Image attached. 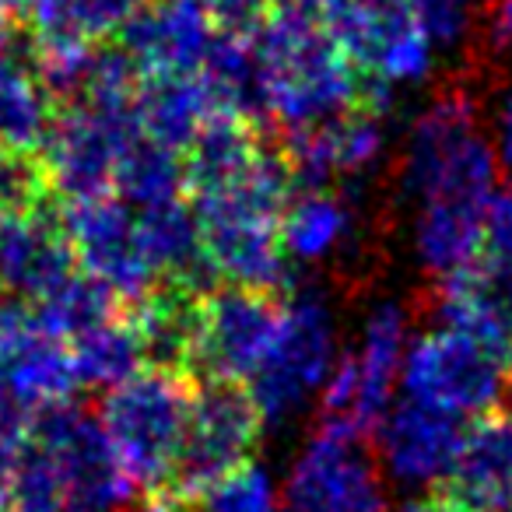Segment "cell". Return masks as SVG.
Listing matches in <instances>:
<instances>
[{
    "mask_svg": "<svg viewBox=\"0 0 512 512\" xmlns=\"http://www.w3.org/2000/svg\"><path fill=\"white\" fill-rule=\"evenodd\" d=\"M456 512H477V509H467V505H456Z\"/></svg>",
    "mask_w": 512,
    "mask_h": 512,
    "instance_id": "cell-34",
    "label": "cell"
},
{
    "mask_svg": "<svg viewBox=\"0 0 512 512\" xmlns=\"http://www.w3.org/2000/svg\"><path fill=\"white\" fill-rule=\"evenodd\" d=\"M260 432H264V418L246 386L207 379L200 390H193L190 400V425H186L176 484L186 495H193L214 477L249 463Z\"/></svg>",
    "mask_w": 512,
    "mask_h": 512,
    "instance_id": "cell-11",
    "label": "cell"
},
{
    "mask_svg": "<svg viewBox=\"0 0 512 512\" xmlns=\"http://www.w3.org/2000/svg\"><path fill=\"white\" fill-rule=\"evenodd\" d=\"M67 344H71L78 383L92 386V390H109L120 379L134 376L141 365H148L141 334H137L130 313H123V309L109 320L88 327L85 334L71 337Z\"/></svg>",
    "mask_w": 512,
    "mask_h": 512,
    "instance_id": "cell-24",
    "label": "cell"
},
{
    "mask_svg": "<svg viewBox=\"0 0 512 512\" xmlns=\"http://www.w3.org/2000/svg\"><path fill=\"white\" fill-rule=\"evenodd\" d=\"M50 197L36 158H18L0 148V204L15 200H43Z\"/></svg>",
    "mask_w": 512,
    "mask_h": 512,
    "instance_id": "cell-29",
    "label": "cell"
},
{
    "mask_svg": "<svg viewBox=\"0 0 512 512\" xmlns=\"http://www.w3.org/2000/svg\"><path fill=\"white\" fill-rule=\"evenodd\" d=\"M53 116H57L53 99L32 64L8 53L0 60V148L18 158H36L50 134Z\"/></svg>",
    "mask_w": 512,
    "mask_h": 512,
    "instance_id": "cell-23",
    "label": "cell"
},
{
    "mask_svg": "<svg viewBox=\"0 0 512 512\" xmlns=\"http://www.w3.org/2000/svg\"><path fill=\"white\" fill-rule=\"evenodd\" d=\"M123 53L141 78L200 74L218 39V25L193 0H151L120 32Z\"/></svg>",
    "mask_w": 512,
    "mask_h": 512,
    "instance_id": "cell-17",
    "label": "cell"
},
{
    "mask_svg": "<svg viewBox=\"0 0 512 512\" xmlns=\"http://www.w3.org/2000/svg\"><path fill=\"white\" fill-rule=\"evenodd\" d=\"M148 4L151 0H11L15 15L32 29V39L78 43H106L120 36Z\"/></svg>",
    "mask_w": 512,
    "mask_h": 512,
    "instance_id": "cell-22",
    "label": "cell"
},
{
    "mask_svg": "<svg viewBox=\"0 0 512 512\" xmlns=\"http://www.w3.org/2000/svg\"><path fill=\"white\" fill-rule=\"evenodd\" d=\"M379 474L383 470L362 449V439L320 425L288 463L281 512H341Z\"/></svg>",
    "mask_w": 512,
    "mask_h": 512,
    "instance_id": "cell-16",
    "label": "cell"
},
{
    "mask_svg": "<svg viewBox=\"0 0 512 512\" xmlns=\"http://www.w3.org/2000/svg\"><path fill=\"white\" fill-rule=\"evenodd\" d=\"M281 246L292 264H330L341 256H365L358 197L302 190L281 214Z\"/></svg>",
    "mask_w": 512,
    "mask_h": 512,
    "instance_id": "cell-18",
    "label": "cell"
},
{
    "mask_svg": "<svg viewBox=\"0 0 512 512\" xmlns=\"http://www.w3.org/2000/svg\"><path fill=\"white\" fill-rule=\"evenodd\" d=\"M29 306H32V313H36V320L43 323L50 334L64 337V341H71V337L85 334L88 327H95V323L120 313V309H116L120 299H116L106 285L88 278L85 271L67 274L57 288H50L43 299L29 302Z\"/></svg>",
    "mask_w": 512,
    "mask_h": 512,
    "instance_id": "cell-26",
    "label": "cell"
},
{
    "mask_svg": "<svg viewBox=\"0 0 512 512\" xmlns=\"http://www.w3.org/2000/svg\"><path fill=\"white\" fill-rule=\"evenodd\" d=\"M197 495L193 512H281V484L260 463H242L228 474L214 477Z\"/></svg>",
    "mask_w": 512,
    "mask_h": 512,
    "instance_id": "cell-27",
    "label": "cell"
},
{
    "mask_svg": "<svg viewBox=\"0 0 512 512\" xmlns=\"http://www.w3.org/2000/svg\"><path fill=\"white\" fill-rule=\"evenodd\" d=\"M11 53V11H0V60Z\"/></svg>",
    "mask_w": 512,
    "mask_h": 512,
    "instance_id": "cell-32",
    "label": "cell"
},
{
    "mask_svg": "<svg viewBox=\"0 0 512 512\" xmlns=\"http://www.w3.org/2000/svg\"><path fill=\"white\" fill-rule=\"evenodd\" d=\"M400 386L407 400L439 407L456 418H481L502 407V355L460 330L435 327L407 344Z\"/></svg>",
    "mask_w": 512,
    "mask_h": 512,
    "instance_id": "cell-8",
    "label": "cell"
},
{
    "mask_svg": "<svg viewBox=\"0 0 512 512\" xmlns=\"http://www.w3.org/2000/svg\"><path fill=\"white\" fill-rule=\"evenodd\" d=\"M281 320V299L274 292L221 285L200 295L193 365L204 379L246 386L260 369Z\"/></svg>",
    "mask_w": 512,
    "mask_h": 512,
    "instance_id": "cell-10",
    "label": "cell"
},
{
    "mask_svg": "<svg viewBox=\"0 0 512 512\" xmlns=\"http://www.w3.org/2000/svg\"><path fill=\"white\" fill-rule=\"evenodd\" d=\"M190 400L193 390L186 372L158 365H141L134 376L106 390L99 421L137 488L162 491L165 484H176Z\"/></svg>",
    "mask_w": 512,
    "mask_h": 512,
    "instance_id": "cell-3",
    "label": "cell"
},
{
    "mask_svg": "<svg viewBox=\"0 0 512 512\" xmlns=\"http://www.w3.org/2000/svg\"><path fill=\"white\" fill-rule=\"evenodd\" d=\"M407 337H411V309L397 299L372 302L358 330V344L341 351L320 390V425L362 442L376 432L393 404Z\"/></svg>",
    "mask_w": 512,
    "mask_h": 512,
    "instance_id": "cell-6",
    "label": "cell"
},
{
    "mask_svg": "<svg viewBox=\"0 0 512 512\" xmlns=\"http://www.w3.org/2000/svg\"><path fill=\"white\" fill-rule=\"evenodd\" d=\"M225 116L200 74H158L134 88V120L148 141L183 155L204 123Z\"/></svg>",
    "mask_w": 512,
    "mask_h": 512,
    "instance_id": "cell-20",
    "label": "cell"
},
{
    "mask_svg": "<svg viewBox=\"0 0 512 512\" xmlns=\"http://www.w3.org/2000/svg\"><path fill=\"white\" fill-rule=\"evenodd\" d=\"M0 383L25 411L64 404L81 390L71 344L50 334L29 302L0 299Z\"/></svg>",
    "mask_w": 512,
    "mask_h": 512,
    "instance_id": "cell-15",
    "label": "cell"
},
{
    "mask_svg": "<svg viewBox=\"0 0 512 512\" xmlns=\"http://www.w3.org/2000/svg\"><path fill=\"white\" fill-rule=\"evenodd\" d=\"M281 155L295 190H330L334 183H344L355 193L386 155L383 116L355 106L330 120L288 130Z\"/></svg>",
    "mask_w": 512,
    "mask_h": 512,
    "instance_id": "cell-12",
    "label": "cell"
},
{
    "mask_svg": "<svg viewBox=\"0 0 512 512\" xmlns=\"http://www.w3.org/2000/svg\"><path fill=\"white\" fill-rule=\"evenodd\" d=\"M463 432V418L404 397L400 404H390L372 432L379 446V470L400 488L439 491L453 477Z\"/></svg>",
    "mask_w": 512,
    "mask_h": 512,
    "instance_id": "cell-13",
    "label": "cell"
},
{
    "mask_svg": "<svg viewBox=\"0 0 512 512\" xmlns=\"http://www.w3.org/2000/svg\"><path fill=\"white\" fill-rule=\"evenodd\" d=\"M22 446L50 474L60 512H130L137 484L123 470L99 414L71 400L39 407Z\"/></svg>",
    "mask_w": 512,
    "mask_h": 512,
    "instance_id": "cell-5",
    "label": "cell"
},
{
    "mask_svg": "<svg viewBox=\"0 0 512 512\" xmlns=\"http://www.w3.org/2000/svg\"><path fill=\"white\" fill-rule=\"evenodd\" d=\"M0 512H11V509H8V505H0Z\"/></svg>",
    "mask_w": 512,
    "mask_h": 512,
    "instance_id": "cell-35",
    "label": "cell"
},
{
    "mask_svg": "<svg viewBox=\"0 0 512 512\" xmlns=\"http://www.w3.org/2000/svg\"><path fill=\"white\" fill-rule=\"evenodd\" d=\"M502 358H505V365H502V369H505V386H512V341H509V348L502 351Z\"/></svg>",
    "mask_w": 512,
    "mask_h": 512,
    "instance_id": "cell-33",
    "label": "cell"
},
{
    "mask_svg": "<svg viewBox=\"0 0 512 512\" xmlns=\"http://www.w3.org/2000/svg\"><path fill=\"white\" fill-rule=\"evenodd\" d=\"M264 116L285 130L355 109L362 74L320 15V0H271L253 32Z\"/></svg>",
    "mask_w": 512,
    "mask_h": 512,
    "instance_id": "cell-1",
    "label": "cell"
},
{
    "mask_svg": "<svg viewBox=\"0 0 512 512\" xmlns=\"http://www.w3.org/2000/svg\"><path fill=\"white\" fill-rule=\"evenodd\" d=\"M141 137L130 99H78L67 102L50 123L36 162L50 197L81 200L113 193L120 158Z\"/></svg>",
    "mask_w": 512,
    "mask_h": 512,
    "instance_id": "cell-7",
    "label": "cell"
},
{
    "mask_svg": "<svg viewBox=\"0 0 512 512\" xmlns=\"http://www.w3.org/2000/svg\"><path fill=\"white\" fill-rule=\"evenodd\" d=\"M134 512H193V509H186L183 498H151L148 505H141Z\"/></svg>",
    "mask_w": 512,
    "mask_h": 512,
    "instance_id": "cell-31",
    "label": "cell"
},
{
    "mask_svg": "<svg viewBox=\"0 0 512 512\" xmlns=\"http://www.w3.org/2000/svg\"><path fill=\"white\" fill-rule=\"evenodd\" d=\"M113 193L134 207H151V204L186 197L183 155L172 148H162V144L148 141V137L141 134L127 148V155L120 158Z\"/></svg>",
    "mask_w": 512,
    "mask_h": 512,
    "instance_id": "cell-25",
    "label": "cell"
},
{
    "mask_svg": "<svg viewBox=\"0 0 512 512\" xmlns=\"http://www.w3.org/2000/svg\"><path fill=\"white\" fill-rule=\"evenodd\" d=\"M442 491L467 509L512 512V411L495 407L474 418Z\"/></svg>",
    "mask_w": 512,
    "mask_h": 512,
    "instance_id": "cell-19",
    "label": "cell"
},
{
    "mask_svg": "<svg viewBox=\"0 0 512 512\" xmlns=\"http://www.w3.org/2000/svg\"><path fill=\"white\" fill-rule=\"evenodd\" d=\"M46 200L0 204V299L36 302L78 271L64 221Z\"/></svg>",
    "mask_w": 512,
    "mask_h": 512,
    "instance_id": "cell-14",
    "label": "cell"
},
{
    "mask_svg": "<svg viewBox=\"0 0 512 512\" xmlns=\"http://www.w3.org/2000/svg\"><path fill=\"white\" fill-rule=\"evenodd\" d=\"M341 358V327L334 302L323 288H288L281 299V320L260 369L249 376L246 393L253 397L264 425H285L299 418L327 383Z\"/></svg>",
    "mask_w": 512,
    "mask_h": 512,
    "instance_id": "cell-4",
    "label": "cell"
},
{
    "mask_svg": "<svg viewBox=\"0 0 512 512\" xmlns=\"http://www.w3.org/2000/svg\"><path fill=\"white\" fill-rule=\"evenodd\" d=\"M341 512H393L390 509V498H386V484H383V474L372 477Z\"/></svg>",
    "mask_w": 512,
    "mask_h": 512,
    "instance_id": "cell-30",
    "label": "cell"
},
{
    "mask_svg": "<svg viewBox=\"0 0 512 512\" xmlns=\"http://www.w3.org/2000/svg\"><path fill=\"white\" fill-rule=\"evenodd\" d=\"M60 221H64L78 271L106 285L120 302L134 306L151 288L162 285V274L144 239L141 214L123 197L95 193V197L67 200Z\"/></svg>",
    "mask_w": 512,
    "mask_h": 512,
    "instance_id": "cell-9",
    "label": "cell"
},
{
    "mask_svg": "<svg viewBox=\"0 0 512 512\" xmlns=\"http://www.w3.org/2000/svg\"><path fill=\"white\" fill-rule=\"evenodd\" d=\"M407 8L435 46H453L474 22L477 4L474 0H407Z\"/></svg>",
    "mask_w": 512,
    "mask_h": 512,
    "instance_id": "cell-28",
    "label": "cell"
},
{
    "mask_svg": "<svg viewBox=\"0 0 512 512\" xmlns=\"http://www.w3.org/2000/svg\"><path fill=\"white\" fill-rule=\"evenodd\" d=\"M498 158L484 134L474 88L456 81L442 88L407 127L397 151V197L418 207L428 200L488 204Z\"/></svg>",
    "mask_w": 512,
    "mask_h": 512,
    "instance_id": "cell-2",
    "label": "cell"
},
{
    "mask_svg": "<svg viewBox=\"0 0 512 512\" xmlns=\"http://www.w3.org/2000/svg\"><path fill=\"white\" fill-rule=\"evenodd\" d=\"M484 207L470 200H428L414 207L411 249L418 267L439 285L474 267L484 235Z\"/></svg>",
    "mask_w": 512,
    "mask_h": 512,
    "instance_id": "cell-21",
    "label": "cell"
}]
</instances>
